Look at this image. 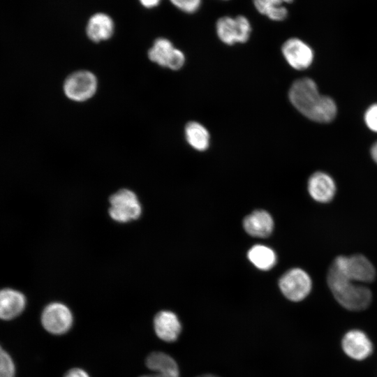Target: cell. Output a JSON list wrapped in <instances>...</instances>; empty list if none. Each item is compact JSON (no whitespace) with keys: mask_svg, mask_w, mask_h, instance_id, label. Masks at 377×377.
Masks as SVG:
<instances>
[{"mask_svg":"<svg viewBox=\"0 0 377 377\" xmlns=\"http://www.w3.org/2000/svg\"><path fill=\"white\" fill-rule=\"evenodd\" d=\"M288 97L301 114L314 121L327 123L337 114L334 101L320 95L315 82L309 77L295 80L290 87Z\"/></svg>","mask_w":377,"mask_h":377,"instance_id":"obj_1","label":"cell"},{"mask_svg":"<svg viewBox=\"0 0 377 377\" xmlns=\"http://www.w3.org/2000/svg\"><path fill=\"white\" fill-rule=\"evenodd\" d=\"M327 280L334 298L345 309L362 311L369 306L372 298L371 290L347 279L332 265L329 269Z\"/></svg>","mask_w":377,"mask_h":377,"instance_id":"obj_2","label":"cell"},{"mask_svg":"<svg viewBox=\"0 0 377 377\" xmlns=\"http://www.w3.org/2000/svg\"><path fill=\"white\" fill-rule=\"evenodd\" d=\"M215 28L219 40L228 45L246 43L252 30L249 20L242 15L221 17L216 22Z\"/></svg>","mask_w":377,"mask_h":377,"instance_id":"obj_3","label":"cell"},{"mask_svg":"<svg viewBox=\"0 0 377 377\" xmlns=\"http://www.w3.org/2000/svg\"><path fill=\"white\" fill-rule=\"evenodd\" d=\"M332 265L354 282H371L376 276V270L372 263L360 254L338 256Z\"/></svg>","mask_w":377,"mask_h":377,"instance_id":"obj_4","label":"cell"},{"mask_svg":"<svg viewBox=\"0 0 377 377\" xmlns=\"http://www.w3.org/2000/svg\"><path fill=\"white\" fill-rule=\"evenodd\" d=\"M110 217L120 223L137 219L142 208L136 195L128 189H121L110 198Z\"/></svg>","mask_w":377,"mask_h":377,"instance_id":"obj_5","label":"cell"},{"mask_svg":"<svg viewBox=\"0 0 377 377\" xmlns=\"http://www.w3.org/2000/svg\"><path fill=\"white\" fill-rule=\"evenodd\" d=\"M97 86V79L91 72L78 71L71 74L66 79L64 91L69 99L82 102L94 95Z\"/></svg>","mask_w":377,"mask_h":377,"instance_id":"obj_6","label":"cell"},{"mask_svg":"<svg viewBox=\"0 0 377 377\" xmlns=\"http://www.w3.org/2000/svg\"><path fill=\"white\" fill-rule=\"evenodd\" d=\"M279 286L287 299L300 302L309 294L312 282L309 275L304 270L293 268L287 271L280 278Z\"/></svg>","mask_w":377,"mask_h":377,"instance_id":"obj_7","label":"cell"},{"mask_svg":"<svg viewBox=\"0 0 377 377\" xmlns=\"http://www.w3.org/2000/svg\"><path fill=\"white\" fill-rule=\"evenodd\" d=\"M149 59L158 65L173 71L180 69L185 63V56L166 38L156 39L148 52Z\"/></svg>","mask_w":377,"mask_h":377,"instance_id":"obj_8","label":"cell"},{"mask_svg":"<svg viewBox=\"0 0 377 377\" xmlns=\"http://www.w3.org/2000/svg\"><path fill=\"white\" fill-rule=\"evenodd\" d=\"M41 323L50 333L62 334L67 332L71 327L73 315L65 304L53 302L47 305L43 309Z\"/></svg>","mask_w":377,"mask_h":377,"instance_id":"obj_9","label":"cell"},{"mask_svg":"<svg viewBox=\"0 0 377 377\" xmlns=\"http://www.w3.org/2000/svg\"><path fill=\"white\" fill-rule=\"evenodd\" d=\"M281 52L287 63L296 70L309 68L313 60L311 47L298 38L286 40L281 46Z\"/></svg>","mask_w":377,"mask_h":377,"instance_id":"obj_10","label":"cell"},{"mask_svg":"<svg viewBox=\"0 0 377 377\" xmlns=\"http://www.w3.org/2000/svg\"><path fill=\"white\" fill-rule=\"evenodd\" d=\"M341 346L343 352L355 360H363L372 353V342L367 335L359 330H352L345 334Z\"/></svg>","mask_w":377,"mask_h":377,"instance_id":"obj_11","label":"cell"},{"mask_svg":"<svg viewBox=\"0 0 377 377\" xmlns=\"http://www.w3.org/2000/svg\"><path fill=\"white\" fill-rule=\"evenodd\" d=\"M24 295L14 288L0 289V319L11 320L20 316L25 309Z\"/></svg>","mask_w":377,"mask_h":377,"instance_id":"obj_12","label":"cell"},{"mask_svg":"<svg viewBox=\"0 0 377 377\" xmlns=\"http://www.w3.org/2000/svg\"><path fill=\"white\" fill-rule=\"evenodd\" d=\"M307 188L311 197L321 203L331 201L336 193V184L334 179L323 172H316L311 175Z\"/></svg>","mask_w":377,"mask_h":377,"instance_id":"obj_13","label":"cell"},{"mask_svg":"<svg viewBox=\"0 0 377 377\" xmlns=\"http://www.w3.org/2000/svg\"><path fill=\"white\" fill-rule=\"evenodd\" d=\"M154 327L157 337L166 342L176 341L182 330L178 317L170 311H161L155 316Z\"/></svg>","mask_w":377,"mask_h":377,"instance_id":"obj_14","label":"cell"},{"mask_svg":"<svg viewBox=\"0 0 377 377\" xmlns=\"http://www.w3.org/2000/svg\"><path fill=\"white\" fill-rule=\"evenodd\" d=\"M243 226L249 235L263 238L272 233L274 221L271 215L266 211L256 210L244 218Z\"/></svg>","mask_w":377,"mask_h":377,"instance_id":"obj_15","label":"cell"},{"mask_svg":"<svg viewBox=\"0 0 377 377\" xmlns=\"http://www.w3.org/2000/svg\"><path fill=\"white\" fill-rule=\"evenodd\" d=\"M114 31V24L112 19L104 13H96L93 15L87 27L88 37L94 42L110 38Z\"/></svg>","mask_w":377,"mask_h":377,"instance_id":"obj_16","label":"cell"},{"mask_svg":"<svg viewBox=\"0 0 377 377\" xmlns=\"http://www.w3.org/2000/svg\"><path fill=\"white\" fill-rule=\"evenodd\" d=\"M256 10L268 19L275 22L286 20L288 10L285 6L294 0H252Z\"/></svg>","mask_w":377,"mask_h":377,"instance_id":"obj_17","label":"cell"},{"mask_svg":"<svg viewBox=\"0 0 377 377\" xmlns=\"http://www.w3.org/2000/svg\"><path fill=\"white\" fill-rule=\"evenodd\" d=\"M184 133L187 142L193 149L200 151L208 149L210 135L202 124L197 121H190L185 126Z\"/></svg>","mask_w":377,"mask_h":377,"instance_id":"obj_18","label":"cell"},{"mask_svg":"<svg viewBox=\"0 0 377 377\" xmlns=\"http://www.w3.org/2000/svg\"><path fill=\"white\" fill-rule=\"evenodd\" d=\"M146 366L154 373L179 375V371L175 360L162 352H153L145 361Z\"/></svg>","mask_w":377,"mask_h":377,"instance_id":"obj_19","label":"cell"},{"mask_svg":"<svg viewBox=\"0 0 377 377\" xmlns=\"http://www.w3.org/2000/svg\"><path fill=\"white\" fill-rule=\"evenodd\" d=\"M249 260L258 269L262 270L270 269L276 262L274 251L269 247L256 244L248 251Z\"/></svg>","mask_w":377,"mask_h":377,"instance_id":"obj_20","label":"cell"},{"mask_svg":"<svg viewBox=\"0 0 377 377\" xmlns=\"http://www.w3.org/2000/svg\"><path fill=\"white\" fill-rule=\"evenodd\" d=\"M15 373L13 360L0 346V377H15Z\"/></svg>","mask_w":377,"mask_h":377,"instance_id":"obj_21","label":"cell"},{"mask_svg":"<svg viewBox=\"0 0 377 377\" xmlns=\"http://www.w3.org/2000/svg\"><path fill=\"white\" fill-rule=\"evenodd\" d=\"M180 10L186 13H194L199 10L202 0H170Z\"/></svg>","mask_w":377,"mask_h":377,"instance_id":"obj_22","label":"cell"},{"mask_svg":"<svg viewBox=\"0 0 377 377\" xmlns=\"http://www.w3.org/2000/svg\"><path fill=\"white\" fill-rule=\"evenodd\" d=\"M364 120L367 126L377 133V103L371 105L365 112Z\"/></svg>","mask_w":377,"mask_h":377,"instance_id":"obj_23","label":"cell"},{"mask_svg":"<svg viewBox=\"0 0 377 377\" xmlns=\"http://www.w3.org/2000/svg\"><path fill=\"white\" fill-rule=\"evenodd\" d=\"M64 377H89V376L84 370L79 368H74L68 371Z\"/></svg>","mask_w":377,"mask_h":377,"instance_id":"obj_24","label":"cell"},{"mask_svg":"<svg viewBox=\"0 0 377 377\" xmlns=\"http://www.w3.org/2000/svg\"><path fill=\"white\" fill-rule=\"evenodd\" d=\"M141 3L147 7V8H151L157 6L161 0H140Z\"/></svg>","mask_w":377,"mask_h":377,"instance_id":"obj_25","label":"cell"},{"mask_svg":"<svg viewBox=\"0 0 377 377\" xmlns=\"http://www.w3.org/2000/svg\"><path fill=\"white\" fill-rule=\"evenodd\" d=\"M179 375L176 374H161V373H154L151 375H145L140 377H179Z\"/></svg>","mask_w":377,"mask_h":377,"instance_id":"obj_26","label":"cell"},{"mask_svg":"<svg viewBox=\"0 0 377 377\" xmlns=\"http://www.w3.org/2000/svg\"><path fill=\"white\" fill-rule=\"evenodd\" d=\"M371 153L373 159L377 163V142L372 146Z\"/></svg>","mask_w":377,"mask_h":377,"instance_id":"obj_27","label":"cell"},{"mask_svg":"<svg viewBox=\"0 0 377 377\" xmlns=\"http://www.w3.org/2000/svg\"><path fill=\"white\" fill-rule=\"evenodd\" d=\"M199 377H216V376H213V375H210V374H207V375H203V376H199Z\"/></svg>","mask_w":377,"mask_h":377,"instance_id":"obj_28","label":"cell"},{"mask_svg":"<svg viewBox=\"0 0 377 377\" xmlns=\"http://www.w3.org/2000/svg\"><path fill=\"white\" fill-rule=\"evenodd\" d=\"M224 1H226V0H224Z\"/></svg>","mask_w":377,"mask_h":377,"instance_id":"obj_29","label":"cell"}]
</instances>
